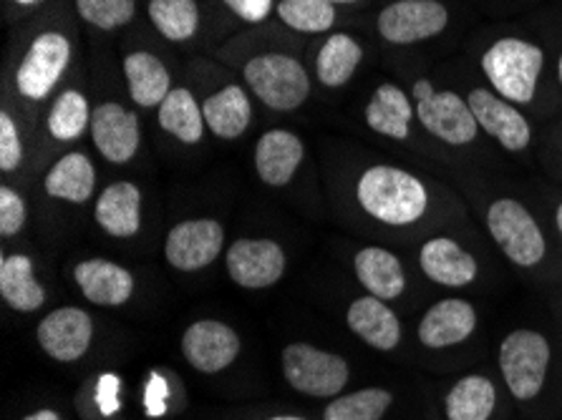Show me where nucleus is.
Instances as JSON below:
<instances>
[{
	"label": "nucleus",
	"mask_w": 562,
	"mask_h": 420,
	"mask_svg": "<svg viewBox=\"0 0 562 420\" xmlns=\"http://www.w3.org/2000/svg\"><path fill=\"white\" fill-rule=\"evenodd\" d=\"M359 202L373 219L406 227L427 212L429 194L419 179L398 167H371L359 179Z\"/></svg>",
	"instance_id": "1"
},
{
	"label": "nucleus",
	"mask_w": 562,
	"mask_h": 420,
	"mask_svg": "<svg viewBox=\"0 0 562 420\" xmlns=\"http://www.w3.org/2000/svg\"><path fill=\"white\" fill-rule=\"evenodd\" d=\"M544 66L540 46L522 38H499L482 58V71L492 89L509 104H530Z\"/></svg>",
	"instance_id": "2"
},
{
	"label": "nucleus",
	"mask_w": 562,
	"mask_h": 420,
	"mask_svg": "<svg viewBox=\"0 0 562 420\" xmlns=\"http://www.w3.org/2000/svg\"><path fill=\"white\" fill-rule=\"evenodd\" d=\"M245 81L262 104L276 111H293L311 93V79L305 68L283 54L255 56L245 66Z\"/></svg>",
	"instance_id": "3"
},
{
	"label": "nucleus",
	"mask_w": 562,
	"mask_h": 420,
	"mask_svg": "<svg viewBox=\"0 0 562 420\" xmlns=\"http://www.w3.org/2000/svg\"><path fill=\"white\" fill-rule=\"evenodd\" d=\"M416 116L431 136L451 147H464L476 139L480 124L467 101L454 91H437L427 79L414 83Z\"/></svg>",
	"instance_id": "4"
},
{
	"label": "nucleus",
	"mask_w": 562,
	"mask_h": 420,
	"mask_svg": "<svg viewBox=\"0 0 562 420\" xmlns=\"http://www.w3.org/2000/svg\"><path fill=\"white\" fill-rule=\"evenodd\" d=\"M487 229L505 257L517 268H535L544 260L548 245L538 222L525 204L497 200L487 212Z\"/></svg>",
	"instance_id": "5"
},
{
	"label": "nucleus",
	"mask_w": 562,
	"mask_h": 420,
	"mask_svg": "<svg viewBox=\"0 0 562 420\" xmlns=\"http://www.w3.org/2000/svg\"><path fill=\"white\" fill-rule=\"evenodd\" d=\"M499 367L517 400H532L542 390L550 367V342L535 330L509 332L499 348Z\"/></svg>",
	"instance_id": "6"
},
{
	"label": "nucleus",
	"mask_w": 562,
	"mask_h": 420,
	"mask_svg": "<svg viewBox=\"0 0 562 420\" xmlns=\"http://www.w3.org/2000/svg\"><path fill=\"white\" fill-rule=\"evenodd\" d=\"M283 371L297 393L315 398L336 396L348 383V363L344 357L305 342H293L283 350Z\"/></svg>",
	"instance_id": "7"
},
{
	"label": "nucleus",
	"mask_w": 562,
	"mask_h": 420,
	"mask_svg": "<svg viewBox=\"0 0 562 420\" xmlns=\"http://www.w3.org/2000/svg\"><path fill=\"white\" fill-rule=\"evenodd\" d=\"M447 23L449 11L439 0H396L379 13V33L396 46L439 36Z\"/></svg>",
	"instance_id": "8"
},
{
	"label": "nucleus",
	"mask_w": 562,
	"mask_h": 420,
	"mask_svg": "<svg viewBox=\"0 0 562 420\" xmlns=\"http://www.w3.org/2000/svg\"><path fill=\"white\" fill-rule=\"evenodd\" d=\"M68 58H71V43H68L66 36L54 31L41 33L31 43L29 54L23 56L19 73H15V86H19L25 99H46L64 76Z\"/></svg>",
	"instance_id": "9"
},
{
	"label": "nucleus",
	"mask_w": 562,
	"mask_h": 420,
	"mask_svg": "<svg viewBox=\"0 0 562 420\" xmlns=\"http://www.w3.org/2000/svg\"><path fill=\"white\" fill-rule=\"evenodd\" d=\"M223 242L225 229L215 219H187L169 231L165 254L172 268L192 272L215 262Z\"/></svg>",
	"instance_id": "10"
},
{
	"label": "nucleus",
	"mask_w": 562,
	"mask_h": 420,
	"mask_svg": "<svg viewBox=\"0 0 562 420\" xmlns=\"http://www.w3.org/2000/svg\"><path fill=\"white\" fill-rule=\"evenodd\" d=\"M227 272L240 287H270L283 277L285 252L270 239H237L227 252Z\"/></svg>",
	"instance_id": "11"
},
{
	"label": "nucleus",
	"mask_w": 562,
	"mask_h": 420,
	"mask_svg": "<svg viewBox=\"0 0 562 420\" xmlns=\"http://www.w3.org/2000/svg\"><path fill=\"white\" fill-rule=\"evenodd\" d=\"M182 353L194 371L220 373L235 363L237 353H240V338L225 322L200 320L187 328Z\"/></svg>",
	"instance_id": "12"
},
{
	"label": "nucleus",
	"mask_w": 562,
	"mask_h": 420,
	"mask_svg": "<svg viewBox=\"0 0 562 420\" xmlns=\"http://www.w3.org/2000/svg\"><path fill=\"white\" fill-rule=\"evenodd\" d=\"M467 104H470L480 128H484L492 139H497L507 151H525L530 147L532 128L507 99L487 89H474Z\"/></svg>",
	"instance_id": "13"
},
{
	"label": "nucleus",
	"mask_w": 562,
	"mask_h": 420,
	"mask_svg": "<svg viewBox=\"0 0 562 420\" xmlns=\"http://www.w3.org/2000/svg\"><path fill=\"white\" fill-rule=\"evenodd\" d=\"M91 332L93 322L89 313H83L81 307H61L41 320L36 336L50 357L58 363H74L89 350Z\"/></svg>",
	"instance_id": "14"
},
{
	"label": "nucleus",
	"mask_w": 562,
	"mask_h": 420,
	"mask_svg": "<svg viewBox=\"0 0 562 420\" xmlns=\"http://www.w3.org/2000/svg\"><path fill=\"white\" fill-rule=\"evenodd\" d=\"M93 144L112 164H126L142 141V126L134 111L119 104H101L91 116Z\"/></svg>",
	"instance_id": "15"
},
{
	"label": "nucleus",
	"mask_w": 562,
	"mask_h": 420,
	"mask_svg": "<svg viewBox=\"0 0 562 420\" xmlns=\"http://www.w3.org/2000/svg\"><path fill=\"white\" fill-rule=\"evenodd\" d=\"M476 328V313L467 299L449 297L431 305L419 325V340L427 348H451L464 342Z\"/></svg>",
	"instance_id": "16"
},
{
	"label": "nucleus",
	"mask_w": 562,
	"mask_h": 420,
	"mask_svg": "<svg viewBox=\"0 0 562 420\" xmlns=\"http://www.w3.org/2000/svg\"><path fill=\"white\" fill-rule=\"evenodd\" d=\"M346 320L351 332H356L366 345L383 350V353H389L402 342V322H398L396 313L373 295L353 299Z\"/></svg>",
	"instance_id": "17"
},
{
	"label": "nucleus",
	"mask_w": 562,
	"mask_h": 420,
	"mask_svg": "<svg viewBox=\"0 0 562 420\" xmlns=\"http://www.w3.org/2000/svg\"><path fill=\"white\" fill-rule=\"evenodd\" d=\"M303 154L305 147L295 134L272 128L260 136L258 147H255V169L266 184L285 186L301 167Z\"/></svg>",
	"instance_id": "18"
},
{
	"label": "nucleus",
	"mask_w": 562,
	"mask_h": 420,
	"mask_svg": "<svg viewBox=\"0 0 562 420\" xmlns=\"http://www.w3.org/2000/svg\"><path fill=\"white\" fill-rule=\"evenodd\" d=\"M419 262L431 282L445 287H467L476 277V260L449 237H434L422 247Z\"/></svg>",
	"instance_id": "19"
},
{
	"label": "nucleus",
	"mask_w": 562,
	"mask_h": 420,
	"mask_svg": "<svg viewBox=\"0 0 562 420\" xmlns=\"http://www.w3.org/2000/svg\"><path fill=\"white\" fill-rule=\"evenodd\" d=\"M74 277L83 297L101 307L124 305L134 293L132 272L109 260H87L76 264Z\"/></svg>",
	"instance_id": "20"
},
{
	"label": "nucleus",
	"mask_w": 562,
	"mask_h": 420,
	"mask_svg": "<svg viewBox=\"0 0 562 420\" xmlns=\"http://www.w3.org/2000/svg\"><path fill=\"white\" fill-rule=\"evenodd\" d=\"M353 268L356 274H359L361 285L369 290L373 297L383 299V303H386V299H396L404 293V268L394 252L383 250V247H366V250L356 254Z\"/></svg>",
	"instance_id": "21"
},
{
	"label": "nucleus",
	"mask_w": 562,
	"mask_h": 420,
	"mask_svg": "<svg viewBox=\"0 0 562 420\" xmlns=\"http://www.w3.org/2000/svg\"><path fill=\"white\" fill-rule=\"evenodd\" d=\"M414 114L416 109L398 86L381 83L366 106V124L381 136L404 141L408 139V126H412Z\"/></svg>",
	"instance_id": "22"
},
{
	"label": "nucleus",
	"mask_w": 562,
	"mask_h": 420,
	"mask_svg": "<svg viewBox=\"0 0 562 420\" xmlns=\"http://www.w3.org/2000/svg\"><path fill=\"white\" fill-rule=\"evenodd\" d=\"M97 222L114 237H132L142 227V192L132 182H116L101 192Z\"/></svg>",
	"instance_id": "23"
},
{
	"label": "nucleus",
	"mask_w": 562,
	"mask_h": 420,
	"mask_svg": "<svg viewBox=\"0 0 562 420\" xmlns=\"http://www.w3.org/2000/svg\"><path fill=\"white\" fill-rule=\"evenodd\" d=\"M204 124L220 139H237L250 126L252 109L250 99L240 86H227V89L212 93L202 104Z\"/></svg>",
	"instance_id": "24"
},
{
	"label": "nucleus",
	"mask_w": 562,
	"mask_h": 420,
	"mask_svg": "<svg viewBox=\"0 0 562 420\" xmlns=\"http://www.w3.org/2000/svg\"><path fill=\"white\" fill-rule=\"evenodd\" d=\"M124 73L126 81H130V97L134 99V104L144 109L159 106L169 97V91H172L167 66L157 56L147 54V50H136V54L126 56Z\"/></svg>",
	"instance_id": "25"
},
{
	"label": "nucleus",
	"mask_w": 562,
	"mask_h": 420,
	"mask_svg": "<svg viewBox=\"0 0 562 420\" xmlns=\"http://www.w3.org/2000/svg\"><path fill=\"white\" fill-rule=\"evenodd\" d=\"M0 295L19 313H33L38 307H44L46 293L36 282V277H33L31 257H3V262H0Z\"/></svg>",
	"instance_id": "26"
},
{
	"label": "nucleus",
	"mask_w": 562,
	"mask_h": 420,
	"mask_svg": "<svg viewBox=\"0 0 562 420\" xmlns=\"http://www.w3.org/2000/svg\"><path fill=\"white\" fill-rule=\"evenodd\" d=\"M97 186V171L83 154H66L46 174V192L56 200L83 204Z\"/></svg>",
	"instance_id": "27"
},
{
	"label": "nucleus",
	"mask_w": 562,
	"mask_h": 420,
	"mask_svg": "<svg viewBox=\"0 0 562 420\" xmlns=\"http://www.w3.org/2000/svg\"><path fill=\"white\" fill-rule=\"evenodd\" d=\"M497 406L495 383L484 375H467L457 381L447 396L449 420H490Z\"/></svg>",
	"instance_id": "28"
},
{
	"label": "nucleus",
	"mask_w": 562,
	"mask_h": 420,
	"mask_svg": "<svg viewBox=\"0 0 562 420\" xmlns=\"http://www.w3.org/2000/svg\"><path fill=\"white\" fill-rule=\"evenodd\" d=\"M363 58V50L359 41L348 36V33H334L323 48L318 50V58H315V73H318V81L323 86H344L351 76L356 73Z\"/></svg>",
	"instance_id": "29"
},
{
	"label": "nucleus",
	"mask_w": 562,
	"mask_h": 420,
	"mask_svg": "<svg viewBox=\"0 0 562 420\" xmlns=\"http://www.w3.org/2000/svg\"><path fill=\"white\" fill-rule=\"evenodd\" d=\"M159 124L182 144H198L204 134V114L187 89H172L159 104Z\"/></svg>",
	"instance_id": "30"
},
{
	"label": "nucleus",
	"mask_w": 562,
	"mask_h": 420,
	"mask_svg": "<svg viewBox=\"0 0 562 420\" xmlns=\"http://www.w3.org/2000/svg\"><path fill=\"white\" fill-rule=\"evenodd\" d=\"M149 21L167 41H190L200 29V8L194 0H151Z\"/></svg>",
	"instance_id": "31"
},
{
	"label": "nucleus",
	"mask_w": 562,
	"mask_h": 420,
	"mask_svg": "<svg viewBox=\"0 0 562 420\" xmlns=\"http://www.w3.org/2000/svg\"><path fill=\"white\" fill-rule=\"evenodd\" d=\"M394 396L383 388H363L351 396L336 398L323 413V420H381Z\"/></svg>",
	"instance_id": "32"
},
{
	"label": "nucleus",
	"mask_w": 562,
	"mask_h": 420,
	"mask_svg": "<svg viewBox=\"0 0 562 420\" xmlns=\"http://www.w3.org/2000/svg\"><path fill=\"white\" fill-rule=\"evenodd\" d=\"M89 104L79 91H64L50 106L48 114V132L58 141H74L87 132L89 126Z\"/></svg>",
	"instance_id": "33"
},
{
	"label": "nucleus",
	"mask_w": 562,
	"mask_h": 420,
	"mask_svg": "<svg viewBox=\"0 0 562 420\" xmlns=\"http://www.w3.org/2000/svg\"><path fill=\"white\" fill-rule=\"evenodd\" d=\"M278 15L283 23L301 33L328 31L336 21V11L330 0H283L278 5Z\"/></svg>",
	"instance_id": "34"
},
{
	"label": "nucleus",
	"mask_w": 562,
	"mask_h": 420,
	"mask_svg": "<svg viewBox=\"0 0 562 420\" xmlns=\"http://www.w3.org/2000/svg\"><path fill=\"white\" fill-rule=\"evenodd\" d=\"M76 11L97 29L112 31L134 19L136 0H76Z\"/></svg>",
	"instance_id": "35"
},
{
	"label": "nucleus",
	"mask_w": 562,
	"mask_h": 420,
	"mask_svg": "<svg viewBox=\"0 0 562 420\" xmlns=\"http://www.w3.org/2000/svg\"><path fill=\"white\" fill-rule=\"evenodd\" d=\"M23 161V144L19 136V128H15L13 118L5 114H0V169L3 171H13L19 169Z\"/></svg>",
	"instance_id": "36"
},
{
	"label": "nucleus",
	"mask_w": 562,
	"mask_h": 420,
	"mask_svg": "<svg viewBox=\"0 0 562 420\" xmlns=\"http://www.w3.org/2000/svg\"><path fill=\"white\" fill-rule=\"evenodd\" d=\"M23 225H25L23 200L13 190L3 186V190H0V231H3L5 237H11V235H19Z\"/></svg>",
	"instance_id": "37"
},
{
	"label": "nucleus",
	"mask_w": 562,
	"mask_h": 420,
	"mask_svg": "<svg viewBox=\"0 0 562 420\" xmlns=\"http://www.w3.org/2000/svg\"><path fill=\"white\" fill-rule=\"evenodd\" d=\"M229 11H235L243 21L260 23L266 21L272 11V0H225Z\"/></svg>",
	"instance_id": "38"
},
{
	"label": "nucleus",
	"mask_w": 562,
	"mask_h": 420,
	"mask_svg": "<svg viewBox=\"0 0 562 420\" xmlns=\"http://www.w3.org/2000/svg\"><path fill=\"white\" fill-rule=\"evenodd\" d=\"M23 420H61V418H58V413H54V410H38V413L25 416Z\"/></svg>",
	"instance_id": "39"
},
{
	"label": "nucleus",
	"mask_w": 562,
	"mask_h": 420,
	"mask_svg": "<svg viewBox=\"0 0 562 420\" xmlns=\"http://www.w3.org/2000/svg\"><path fill=\"white\" fill-rule=\"evenodd\" d=\"M555 222H558V231H560V242H562V204L558 207V212H555Z\"/></svg>",
	"instance_id": "40"
},
{
	"label": "nucleus",
	"mask_w": 562,
	"mask_h": 420,
	"mask_svg": "<svg viewBox=\"0 0 562 420\" xmlns=\"http://www.w3.org/2000/svg\"><path fill=\"white\" fill-rule=\"evenodd\" d=\"M15 3H19V5H36V3H41V0H15Z\"/></svg>",
	"instance_id": "41"
},
{
	"label": "nucleus",
	"mask_w": 562,
	"mask_h": 420,
	"mask_svg": "<svg viewBox=\"0 0 562 420\" xmlns=\"http://www.w3.org/2000/svg\"><path fill=\"white\" fill-rule=\"evenodd\" d=\"M270 420H303V418H297V416H276V418H270Z\"/></svg>",
	"instance_id": "42"
},
{
	"label": "nucleus",
	"mask_w": 562,
	"mask_h": 420,
	"mask_svg": "<svg viewBox=\"0 0 562 420\" xmlns=\"http://www.w3.org/2000/svg\"><path fill=\"white\" fill-rule=\"evenodd\" d=\"M558 76H560V83H562V56H560V64H558Z\"/></svg>",
	"instance_id": "43"
},
{
	"label": "nucleus",
	"mask_w": 562,
	"mask_h": 420,
	"mask_svg": "<svg viewBox=\"0 0 562 420\" xmlns=\"http://www.w3.org/2000/svg\"><path fill=\"white\" fill-rule=\"evenodd\" d=\"M330 3H353V0H330Z\"/></svg>",
	"instance_id": "44"
}]
</instances>
